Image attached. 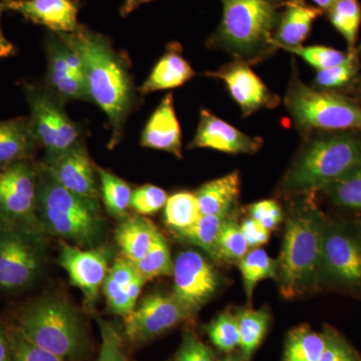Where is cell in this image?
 Masks as SVG:
<instances>
[{
  "mask_svg": "<svg viewBox=\"0 0 361 361\" xmlns=\"http://www.w3.org/2000/svg\"><path fill=\"white\" fill-rule=\"evenodd\" d=\"M0 361H11V346H9L7 329L0 322Z\"/></svg>",
  "mask_w": 361,
  "mask_h": 361,
  "instance_id": "cell-50",
  "label": "cell"
},
{
  "mask_svg": "<svg viewBox=\"0 0 361 361\" xmlns=\"http://www.w3.org/2000/svg\"><path fill=\"white\" fill-rule=\"evenodd\" d=\"M202 215L228 214L237 208L241 194L239 171L229 173L202 185L196 192Z\"/></svg>",
  "mask_w": 361,
  "mask_h": 361,
  "instance_id": "cell-24",
  "label": "cell"
},
{
  "mask_svg": "<svg viewBox=\"0 0 361 361\" xmlns=\"http://www.w3.org/2000/svg\"><path fill=\"white\" fill-rule=\"evenodd\" d=\"M324 13L318 7L310 6L305 0H287L280 16L275 45L278 49L299 47L307 39L313 23Z\"/></svg>",
  "mask_w": 361,
  "mask_h": 361,
  "instance_id": "cell-23",
  "label": "cell"
},
{
  "mask_svg": "<svg viewBox=\"0 0 361 361\" xmlns=\"http://www.w3.org/2000/svg\"><path fill=\"white\" fill-rule=\"evenodd\" d=\"M39 168L32 161L0 169V219L37 226ZM40 228V227H39Z\"/></svg>",
  "mask_w": 361,
  "mask_h": 361,
  "instance_id": "cell-12",
  "label": "cell"
},
{
  "mask_svg": "<svg viewBox=\"0 0 361 361\" xmlns=\"http://www.w3.org/2000/svg\"><path fill=\"white\" fill-rule=\"evenodd\" d=\"M39 166L71 193L99 201L101 193L96 177L97 167L84 142H78L61 155L44 158Z\"/></svg>",
  "mask_w": 361,
  "mask_h": 361,
  "instance_id": "cell-16",
  "label": "cell"
},
{
  "mask_svg": "<svg viewBox=\"0 0 361 361\" xmlns=\"http://www.w3.org/2000/svg\"><path fill=\"white\" fill-rule=\"evenodd\" d=\"M167 200L165 190L155 185H142L133 191L130 209L140 216L153 215L164 209Z\"/></svg>",
  "mask_w": 361,
  "mask_h": 361,
  "instance_id": "cell-42",
  "label": "cell"
},
{
  "mask_svg": "<svg viewBox=\"0 0 361 361\" xmlns=\"http://www.w3.org/2000/svg\"><path fill=\"white\" fill-rule=\"evenodd\" d=\"M318 289L361 300V222L327 216Z\"/></svg>",
  "mask_w": 361,
  "mask_h": 361,
  "instance_id": "cell-8",
  "label": "cell"
},
{
  "mask_svg": "<svg viewBox=\"0 0 361 361\" xmlns=\"http://www.w3.org/2000/svg\"><path fill=\"white\" fill-rule=\"evenodd\" d=\"M140 144L144 148L165 152L180 160L183 159L182 130L172 94L164 97L149 116Z\"/></svg>",
  "mask_w": 361,
  "mask_h": 361,
  "instance_id": "cell-19",
  "label": "cell"
},
{
  "mask_svg": "<svg viewBox=\"0 0 361 361\" xmlns=\"http://www.w3.org/2000/svg\"><path fill=\"white\" fill-rule=\"evenodd\" d=\"M236 315L238 319L240 353L247 361H250L269 331L272 315L267 306H263L260 310L240 308Z\"/></svg>",
  "mask_w": 361,
  "mask_h": 361,
  "instance_id": "cell-26",
  "label": "cell"
},
{
  "mask_svg": "<svg viewBox=\"0 0 361 361\" xmlns=\"http://www.w3.org/2000/svg\"><path fill=\"white\" fill-rule=\"evenodd\" d=\"M196 316L172 292H154L123 318V339L134 344L146 343L182 323L194 322Z\"/></svg>",
  "mask_w": 361,
  "mask_h": 361,
  "instance_id": "cell-11",
  "label": "cell"
},
{
  "mask_svg": "<svg viewBox=\"0 0 361 361\" xmlns=\"http://www.w3.org/2000/svg\"><path fill=\"white\" fill-rule=\"evenodd\" d=\"M39 149L30 116L0 121V169L32 161Z\"/></svg>",
  "mask_w": 361,
  "mask_h": 361,
  "instance_id": "cell-20",
  "label": "cell"
},
{
  "mask_svg": "<svg viewBox=\"0 0 361 361\" xmlns=\"http://www.w3.org/2000/svg\"><path fill=\"white\" fill-rule=\"evenodd\" d=\"M212 349L206 345L194 330L183 332L182 341L173 361H215Z\"/></svg>",
  "mask_w": 361,
  "mask_h": 361,
  "instance_id": "cell-43",
  "label": "cell"
},
{
  "mask_svg": "<svg viewBox=\"0 0 361 361\" xmlns=\"http://www.w3.org/2000/svg\"><path fill=\"white\" fill-rule=\"evenodd\" d=\"M358 49H360V51L361 61V45L360 47H358ZM342 94H345V96L351 97V99H355V101L361 104V66L360 73H358V77L356 78L355 82H353V85Z\"/></svg>",
  "mask_w": 361,
  "mask_h": 361,
  "instance_id": "cell-51",
  "label": "cell"
},
{
  "mask_svg": "<svg viewBox=\"0 0 361 361\" xmlns=\"http://www.w3.org/2000/svg\"><path fill=\"white\" fill-rule=\"evenodd\" d=\"M311 1L315 4L316 7H318V8L322 9L324 13H326V11H329L331 6L336 4L337 0H311Z\"/></svg>",
  "mask_w": 361,
  "mask_h": 361,
  "instance_id": "cell-53",
  "label": "cell"
},
{
  "mask_svg": "<svg viewBox=\"0 0 361 361\" xmlns=\"http://www.w3.org/2000/svg\"><path fill=\"white\" fill-rule=\"evenodd\" d=\"M39 168L37 215L40 229L80 248L99 246L106 221L99 201L71 193Z\"/></svg>",
  "mask_w": 361,
  "mask_h": 361,
  "instance_id": "cell-5",
  "label": "cell"
},
{
  "mask_svg": "<svg viewBox=\"0 0 361 361\" xmlns=\"http://www.w3.org/2000/svg\"><path fill=\"white\" fill-rule=\"evenodd\" d=\"M247 212H248V217L258 221L271 232L276 229L285 217L282 207L277 201L272 199L255 202L248 206Z\"/></svg>",
  "mask_w": 361,
  "mask_h": 361,
  "instance_id": "cell-44",
  "label": "cell"
},
{
  "mask_svg": "<svg viewBox=\"0 0 361 361\" xmlns=\"http://www.w3.org/2000/svg\"><path fill=\"white\" fill-rule=\"evenodd\" d=\"M232 212L217 215H202L191 227L174 234L180 241L202 249L209 258L216 263V251L221 229L225 220Z\"/></svg>",
  "mask_w": 361,
  "mask_h": 361,
  "instance_id": "cell-27",
  "label": "cell"
},
{
  "mask_svg": "<svg viewBox=\"0 0 361 361\" xmlns=\"http://www.w3.org/2000/svg\"><path fill=\"white\" fill-rule=\"evenodd\" d=\"M153 1V0H126L125 4L121 7V14L123 16H129L135 9L139 8L142 4H148V2Z\"/></svg>",
  "mask_w": 361,
  "mask_h": 361,
  "instance_id": "cell-52",
  "label": "cell"
},
{
  "mask_svg": "<svg viewBox=\"0 0 361 361\" xmlns=\"http://www.w3.org/2000/svg\"><path fill=\"white\" fill-rule=\"evenodd\" d=\"M222 18L208 47L234 61L258 65L278 51L275 33L283 9L282 0H221Z\"/></svg>",
  "mask_w": 361,
  "mask_h": 361,
  "instance_id": "cell-4",
  "label": "cell"
},
{
  "mask_svg": "<svg viewBox=\"0 0 361 361\" xmlns=\"http://www.w3.org/2000/svg\"><path fill=\"white\" fill-rule=\"evenodd\" d=\"M215 361H247L245 358L239 353H226L224 357Z\"/></svg>",
  "mask_w": 361,
  "mask_h": 361,
  "instance_id": "cell-54",
  "label": "cell"
},
{
  "mask_svg": "<svg viewBox=\"0 0 361 361\" xmlns=\"http://www.w3.org/2000/svg\"><path fill=\"white\" fill-rule=\"evenodd\" d=\"M6 11L20 13L35 25L54 33H75L78 23V4L75 0H0Z\"/></svg>",
  "mask_w": 361,
  "mask_h": 361,
  "instance_id": "cell-18",
  "label": "cell"
},
{
  "mask_svg": "<svg viewBox=\"0 0 361 361\" xmlns=\"http://www.w3.org/2000/svg\"><path fill=\"white\" fill-rule=\"evenodd\" d=\"M201 216L196 195L192 192L182 191L171 195L164 207V221L173 233L191 227Z\"/></svg>",
  "mask_w": 361,
  "mask_h": 361,
  "instance_id": "cell-34",
  "label": "cell"
},
{
  "mask_svg": "<svg viewBox=\"0 0 361 361\" xmlns=\"http://www.w3.org/2000/svg\"><path fill=\"white\" fill-rule=\"evenodd\" d=\"M159 232L151 220L137 215L122 220L116 228L115 237L123 258L135 262L146 255Z\"/></svg>",
  "mask_w": 361,
  "mask_h": 361,
  "instance_id": "cell-25",
  "label": "cell"
},
{
  "mask_svg": "<svg viewBox=\"0 0 361 361\" xmlns=\"http://www.w3.org/2000/svg\"><path fill=\"white\" fill-rule=\"evenodd\" d=\"M101 348L96 361H128L123 336L115 323L99 319Z\"/></svg>",
  "mask_w": 361,
  "mask_h": 361,
  "instance_id": "cell-41",
  "label": "cell"
},
{
  "mask_svg": "<svg viewBox=\"0 0 361 361\" xmlns=\"http://www.w3.org/2000/svg\"><path fill=\"white\" fill-rule=\"evenodd\" d=\"M6 329L11 346V361H68L40 348L16 325Z\"/></svg>",
  "mask_w": 361,
  "mask_h": 361,
  "instance_id": "cell-38",
  "label": "cell"
},
{
  "mask_svg": "<svg viewBox=\"0 0 361 361\" xmlns=\"http://www.w3.org/2000/svg\"><path fill=\"white\" fill-rule=\"evenodd\" d=\"M102 290H103L104 295L106 297L109 310L114 314L120 315L125 318L126 316L129 315L135 310V305H137V303L134 302L126 293L123 287L116 283L109 276L106 277Z\"/></svg>",
  "mask_w": 361,
  "mask_h": 361,
  "instance_id": "cell-45",
  "label": "cell"
},
{
  "mask_svg": "<svg viewBox=\"0 0 361 361\" xmlns=\"http://www.w3.org/2000/svg\"><path fill=\"white\" fill-rule=\"evenodd\" d=\"M194 77V68L183 56L182 47L179 42H173L168 44L166 51L137 89V92L140 96H147L152 92L177 89Z\"/></svg>",
  "mask_w": 361,
  "mask_h": 361,
  "instance_id": "cell-21",
  "label": "cell"
},
{
  "mask_svg": "<svg viewBox=\"0 0 361 361\" xmlns=\"http://www.w3.org/2000/svg\"><path fill=\"white\" fill-rule=\"evenodd\" d=\"M6 9H4V6L0 2V59L8 58V56H13L14 52H16L14 45L6 39V35L2 32L1 14Z\"/></svg>",
  "mask_w": 361,
  "mask_h": 361,
  "instance_id": "cell-48",
  "label": "cell"
},
{
  "mask_svg": "<svg viewBox=\"0 0 361 361\" xmlns=\"http://www.w3.org/2000/svg\"><path fill=\"white\" fill-rule=\"evenodd\" d=\"M325 348L319 361H361V353L334 327L325 325L322 330Z\"/></svg>",
  "mask_w": 361,
  "mask_h": 361,
  "instance_id": "cell-40",
  "label": "cell"
},
{
  "mask_svg": "<svg viewBox=\"0 0 361 361\" xmlns=\"http://www.w3.org/2000/svg\"><path fill=\"white\" fill-rule=\"evenodd\" d=\"M360 51L358 47L355 51H348V56L343 63L317 71L312 87L323 92L344 94L353 85L360 71Z\"/></svg>",
  "mask_w": 361,
  "mask_h": 361,
  "instance_id": "cell-30",
  "label": "cell"
},
{
  "mask_svg": "<svg viewBox=\"0 0 361 361\" xmlns=\"http://www.w3.org/2000/svg\"><path fill=\"white\" fill-rule=\"evenodd\" d=\"M204 75L224 82L244 118L262 110H272L281 103L280 97L268 89L251 66L242 61H233Z\"/></svg>",
  "mask_w": 361,
  "mask_h": 361,
  "instance_id": "cell-15",
  "label": "cell"
},
{
  "mask_svg": "<svg viewBox=\"0 0 361 361\" xmlns=\"http://www.w3.org/2000/svg\"><path fill=\"white\" fill-rule=\"evenodd\" d=\"M263 140L252 137L202 109L193 140L188 149H211L230 155H253L262 148Z\"/></svg>",
  "mask_w": 361,
  "mask_h": 361,
  "instance_id": "cell-17",
  "label": "cell"
},
{
  "mask_svg": "<svg viewBox=\"0 0 361 361\" xmlns=\"http://www.w3.org/2000/svg\"><path fill=\"white\" fill-rule=\"evenodd\" d=\"M99 193L106 212L118 220L128 218L133 191L125 180L106 169L97 167Z\"/></svg>",
  "mask_w": 361,
  "mask_h": 361,
  "instance_id": "cell-29",
  "label": "cell"
},
{
  "mask_svg": "<svg viewBox=\"0 0 361 361\" xmlns=\"http://www.w3.org/2000/svg\"><path fill=\"white\" fill-rule=\"evenodd\" d=\"M16 326L35 344L68 361H80L87 349L84 319L65 299L44 296L18 313Z\"/></svg>",
  "mask_w": 361,
  "mask_h": 361,
  "instance_id": "cell-6",
  "label": "cell"
},
{
  "mask_svg": "<svg viewBox=\"0 0 361 361\" xmlns=\"http://www.w3.org/2000/svg\"><path fill=\"white\" fill-rule=\"evenodd\" d=\"M56 35L82 59L87 97L106 114L111 128L109 149L115 148L122 141L126 123L137 103L128 59L108 37L84 26L75 33Z\"/></svg>",
  "mask_w": 361,
  "mask_h": 361,
  "instance_id": "cell-1",
  "label": "cell"
},
{
  "mask_svg": "<svg viewBox=\"0 0 361 361\" xmlns=\"http://www.w3.org/2000/svg\"><path fill=\"white\" fill-rule=\"evenodd\" d=\"M278 185L282 196L315 193L361 168V130L310 133Z\"/></svg>",
  "mask_w": 361,
  "mask_h": 361,
  "instance_id": "cell-3",
  "label": "cell"
},
{
  "mask_svg": "<svg viewBox=\"0 0 361 361\" xmlns=\"http://www.w3.org/2000/svg\"><path fill=\"white\" fill-rule=\"evenodd\" d=\"M47 262L45 233L0 219V292L16 294L39 281Z\"/></svg>",
  "mask_w": 361,
  "mask_h": 361,
  "instance_id": "cell-9",
  "label": "cell"
},
{
  "mask_svg": "<svg viewBox=\"0 0 361 361\" xmlns=\"http://www.w3.org/2000/svg\"><path fill=\"white\" fill-rule=\"evenodd\" d=\"M319 192L336 208L361 212V168L343 176Z\"/></svg>",
  "mask_w": 361,
  "mask_h": 361,
  "instance_id": "cell-36",
  "label": "cell"
},
{
  "mask_svg": "<svg viewBox=\"0 0 361 361\" xmlns=\"http://www.w3.org/2000/svg\"><path fill=\"white\" fill-rule=\"evenodd\" d=\"M108 276L121 286L126 287L133 279L137 276V274L134 266L129 260L125 258H118L116 259L110 270H109Z\"/></svg>",
  "mask_w": 361,
  "mask_h": 361,
  "instance_id": "cell-47",
  "label": "cell"
},
{
  "mask_svg": "<svg viewBox=\"0 0 361 361\" xmlns=\"http://www.w3.org/2000/svg\"><path fill=\"white\" fill-rule=\"evenodd\" d=\"M329 23L343 37L348 51L357 47L358 33L361 25V6L358 0H337L326 11Z\"/></svg>",
  "mask_w": 361,
  "mask_h": 361,
  "instance_id": "cell-35",
  "label": "cell"
},
{
  "mask_svg": "<svg viewBox=\"0 0 361 361\" xmlns=\"http://www.w3.org/2000/svg\"><path fill=\"white\" fill-rule=\"evenodd\" d=\"M145 283H146V281L137 275L127 286L123 287V289H125L128 296H129L134 302L137 303V298H139L140 294H141L142 288Z\"/></svg>",
  "mask_w": 361,
  "mask_h": 361,
  "instance_id": "cell-49",
  "label": "cell"
},
{
  "mask_svg": "<svg viewBox=\"0 0 361 361\" xmlns=\"http://www.w3.org/2000/svg\"><path fill=\"white\" fill-rule=\"evenodd\" d=\"M130 263L137 274L146 282L159 277L173 276L174 271V260L171 255L170 246L161 232L157 235L155 242L146 255Z\"/></svg>",
  "mask_w": 361,
  "mask_h": 361,
  "instance_id": "cell-32",
  "label": "cell"
},
{
  "mask_svg": "<svg viewBox=\"0 0 361 361\" xmlns=\"http://www.w3.org/2000/svg\"><path fill=\"white\" fill-rule=\"evenodd\" d=\"M205 332L213 345L225 353H234L239 348L240 336L236 313L226 310L205 326Z\"/></svg>",
  "mask_w": 361,
  "mask_h": 361,
  "instance_id": "cell-37",
  "label": "cell"
},
{
  "mask_svg": "<svg viewBox=\"0 0 361 361\" xmlns=\"http://www.w3.org/2000/svg\"><path fill=\"white\" fill-rule=\"evenodd\" d=\"M292 122L303 135L323 130H361V104L339 92L304 84L293 71L283 99Z\"/></svg>",
  "mask_w": 361,
  "mask_h": 361,
  "instance_id": "cell-7",
  "label": "cell"
},
{
  "mask_svg": "<svg viewBox=\"0 0 361 361\" xmlns=\"http://www.w3.org/2000/svg\"><path fill=\"white\" fill-rule=\"evenodd\" d=\"M294 202L285 214L281 253L278 260L279 290L293 299L319 291L320 263L327 216L311 198Z\"/></svg>",
  "mask_w": 361,
  "mask_h": 361,
  "instance_id": "cell-2",
  "label": "cell"
},
{
  "mask_svg": "<svg viewBox=\"0 0 361 361\" xmlns=\"http://www.w3.org/2000/svg\"><path fill=\"white\" fill-rule=\"evenodd\" d=\"M23 90L35 135L45 149L44 158L61 155L82 141V128L71 120L63 109L65 103L47 85L25 82Z\"/></svg>",
  "mask_w": 361,
  "mask_h": 361,
  "instance_id": "cell-10",
  "label": "cell"
},
{
  "mask_svg": "<svg viewBox=\"0 0 361 361\" xmlns=\"http://www.w3.org/2000/svg\"><path fill=\"white\" fill-rule=\"evenodd\" d=\"M172 293L198 314L201 308L217 294L222 278L215 266L200 252H180L174 260Z\"/></svg>",
  "mask_w": 361,
  "mask_h": 361,
  "instance_id": "cell-13",
  "label": "cell"
},
{
  "mask_svg": "<svg viewBox=\"0 0 361 361\" xmlns=\"http://www.w3.org/2000/svg\"><path fill=\"white\" fill-rule=\"evenodd\" d=\"M47 87L63 102L89 101L85 82L73 77L65 58V44L58 35H49L45 44Z\"/></svg>",
  "mask_w": 361,
  "mask_h": 361,
  "instance_id": "cell-22",
  "label": "cell"
},
{
  "mask_svg": "<svg viewBox=\"0 0 361 361\" xmlns=\"http://www.w3.org/2000/svg\"><path fill=\"white\" fill-rule=\"evenodd\" d=\"M237 265L241 272L244 290L248 301L252 300L259 282L266 279L277 280L278 260L271 258L262 248L249 250Z\"/></svg>",
  "mask_w": 361,
  "mask_h": 361,
  "instance_id": "cell-31",
  "label": "cell"
},
{
  "mask_svg": "<svg viewBox=\"0 0 361 361\" xmlns=\"http://www.w3.org/2000/svg\"><path fill=\"white\" fill-rule=\"evenodd\" d=\"M110 256L104 247L80 248L68 242H59V263L66 271L71 283L78 287L85 302H97L99 292L108 277Z\"/></svg>",
  "mask_w": 361,
  "mask_h": 361,
  "instance_id": "cell-14",
  "label": "cell"
},
{
  "mask_svg": "<svg viewBox=\"0 0 361 361\" xmlns=\"http://www.w3.org/2000/svg\"><path fill=\"white\" fill-rule=\"evenodd\" d=\"M284 51L295 54L316 71L326 70L343 63L348 56V51H341L326 45H299L289 47Z\"/></svg>",
  "mask_w": 361,
  "mask_h": 361,
  "instance_id": "cell-39",
  "label": "cell"
},
{
  "mask_svg": "<svg viewBox=\"0 0 361 361\" xmlns=\"http://www.w3.org/2000/svg\"><path fill=\"white\" fill-rule=\"evenodd\" d=\"M240 226H241V231L243 233L249 250L260 248L261 246L265 245L269 241L271 231L266 229L264 226L258 221L252 219L251 217H247L240 223Z\"/></svg>",
  "mask_w": 361,
  "mask_h": 361,
  "instance_id": "cell-46",
  "label": "cell"
},
{
  "mask_svg": "<svg viewBox=\"0 0 361 361\" xmlns=\"http://www.w3.org/2000/svg\"><path fill=\"white\" fill-rule=\"evenodd\" d=\"M325 348L323 331L302 324L291 329L285 339L283 361H319Z\"/></svg>",
  "mask_w": 361,
  "mask_h": 361,
  "instance_id": "cell-28",
  "label": "cell"
},
{
  "mask_svg": "<svg viewBox=\"0 0 361 361\" xmlns=\"http://www.w3.org/2000/svg\"><path fill=\"white\" fill-rule=\"evenodd\" d=\"M248 252L249 247L241 231L236 208L228 216L221 229L216 251V263L237 265Z\"/></svg>",
  "mask_w": 361,
  "mask_h": 361,
  "instance_id": "cell-33",
  "label": "cell"
}]
</instances>
